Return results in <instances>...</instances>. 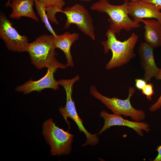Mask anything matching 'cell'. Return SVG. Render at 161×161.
I'll return each instance as SVG.
<instances>
[{"mask_svg": "<svg viewBox=\"0 0 161 161\" xmlns=\"http://www.w3.org/2000/svg\"><path fill=\"white\" fill-rule=\"evenodd\" d=\"M141 1L148 3L161 8V0H141Z\"/></svg>", "mask_w": 161, "mask_h": 161, "instance_id": "cell-21", "label": "cell"}, {"mask_svg": "<svg viewBox=\"0 0 161 161\" xmlns=\"http://www.w3.org/2000/svg\"><path fill=\"white\" fill-rule=\"evenodd\" d=\"M154 49L145 42L140 44L138 49L141 66L144 71L143 79L147 82L155 77L159 69L155 63Z\"/></svg>", "mask_w": 161, "mask_h": 161, "instance_id": "cell-12", "label": "cell"}, {"mask_svg": "<svg viewBox=\"0 0 161 161\" xmlns=\"http://www.w3.org/2000/svg\"><path fill=\"white\" fill-rule=\"evenodd\" d=\"M34 3V0H11L9 6L12 8V12L10 17L18 19L26 17L38 21V18L33 10Z\"/></svg>", "mask_w": 161, "mask_h": 161, "instance_id": "cell-15", "label": "cell"}, {"mask_svg": "<svg viewBox=\"0 0 161 161\" xmlns=\"http://www.w3.org/2000/svg\"><path fill=\"white\" fill-rule=\"evenodd\" d=\"M90 91L92 96L100 101L113 113L123 115L126 117H130L136 122H140L145 119V112L143 110L134 108L130 102L131 98L135 91L134 87H131L129 88L128 97L125 100L105 96L99 92L94 86L90 87Z\"/></svg>", "mask_w": 161, "mask_h": 161, "instance_id": "cell-3", "label": "cell"}, {"mask_svg": "<svg viewBox=\"0 0 161 161\" xmlns=\"http://www.w3.org/2000/svg\"><path fill=\"white\" fill-rule=\"evenodd\" d=\"M66 67V65L56 59L52 65L47 68V73L43 78L36 81L30 79L24 84L16 87V90L26 94L35 91L40 92L47 88L57 90L59 88V84L54 78V74L58 68L64 69Z\"/></svg>", "mask_w": 161, "mask_h": 161, "instance_id": "cell-9", "label": "cell"}, {"mask_svg": "<svg viewBox=\"0 0 161 161\" xmlns=\"http://www.w3.org/2000/svg\"><path fill=\"white\" fill-rule=\"evenodd\" d=\"M38 14L42 22L44 23L48 31L55 36L57 35L53 29L49 21L44 6L38 0H34Z\"/></svg>", "mask_w": 161, "mask_h": 161, "instance_id": "cell-17", "label": "cell"}, {"mask_svg": "<svg viewBox=\"0 0 161 161\" xmlns=\"http://www.w3.org/2000/svg\"><path fill=\"white\" fill-rule=\"evenodd\" d=\"M62 13L67 18L64 28H68L71 25L75 24L83 34L92 40H95L93 20L88 10L84 6L80 4H75L65 8Z\"/></svg>", "mask_w": 161, "mask_h": 161, "instance_id": "cell-7", "label": "cell"}, {"mask_svg": "<svg viewBox=\"0 0 161 161\" xmlns=\"http://www.w3.org/2000/svg\"><path fill=\"white\" fill-rule=\"evenodd\" d=\"M156 150L158 151V154L155 159L153 161H161V145L158 146Z\"/></svg>", "mask_w": 161, "mask_h": 161, "instance_id": "cell-22", "label": "cell"}, {"mask_svg": "<svg viewBox=\"0 0 161 161\" xmlns=\"http://www.w3.org/2000/svg\"><path fill=\"white\" fill-rule=\"evenodd\" d=\"M155 78L157 80H161V68H159L158 72ZM161 107V93L160 96L157 100V101L151 105L149 109V111L151 112H154L160 109Z\"/></svg>", "mask_w": 161, "mask_h": 161, "instance_id": "cell-18", "label": "cell"}, {"mask_svg": "<svg viewBox=\"0 0 161 161\" xmlns=\"http://www.w3.org/2000/svg\"><path fill=\"white\" fill-rule=\"evenodd\" d=\"M42 134L50 147L53 156L68 155L71 152L73 135L55 125L52 118L45 121L42 126Z\"/></svg>", "mask_w": 161, "mask_h": 161, "instance_id": "cell-4", "label": "cell"}, {"mask_svg": "<svg viewBox=\"0 0 161 161\" xmlns=\"http://www.w3.org/2000/svg\"><path fill=\"white\" fill-rule=\"evenodd\" d=\"M153 85L151 82L147 83L142 90V92L146 96V98L149 100H151V97L155 93L154 92Z\"/></svg>", "mask_w": 161, "mask_h": 161, "instance_id": "cell-19", "label": "cell"}, {"mask_svg": "<svg viewBox=\"0 0 161 161\" xmlns=\"http://www.w3.org/2000/svg\"><path fill=\"white\" fill-rule=\"evenodd\" d=\"M135 86L136 88L142 91L147 84V82L144 79L137 78L135 79Z\"/></svg>", "mask_w": 161, "mask_h": 161, "instance_id": "cell-20", "label": "cell"}, {"mask_svg": "<svg viewBox=\"0 0 161 161\" xmlns=\"http://www.w3.org/2000/svg\"><path fill=\"white\" fill-rule=\"evenodd\" d=\"M144 24L145 42L154 48L161 47V21L154 19H142Z\"/></svg>", "mask_w": 161, "mask_h": 161, "instance_id": "cell-14", "label": "cell"}, {"mask_svg": "<svg viewBox=\"0 0 161 161\" xmlns=\"http://www.w3.org/2000/svg\"><path fill=\"white\" fill-rule=\"evenodd\" d=\"M107 39L101 42L104 52L107 53L110 50L112 56L106 68L110 69L124 65L136 56L134 49L138 39V36L133 32L127 40L121 41L117 39L116 34L109 29L106 31Z\"/></svg>", "mask_w": 161, "mask_h": 161, "instance_id": "cell-1", "label": "cell"}, {"mask_svg": "<svg viewBox=\"0 0 161 161\" xmlns=\"http://www.w3.org/2000/svg\"><path fill=\"white\" fill-rule=\"evenodd\" d=\"M79 34L76 32H65L62 34L54 36V41L56 48H58L64 52L66 60V67H72L74 63L71 52L72 44L78 39Z\"/></svg>", "mask_w": 161, "mask_h": 161, "instance_id": "cell-13", "label": "cell"}, {"mask_svg": "<svg viewBox=\"0 0 161 161\" xmlns=\"http://www.w3.org/2000/svg\"><path fill=\"white\" fill-rule=\"evenodd\" d=\"M101 117L104 120V125L98 133L100 134L106 130L113 126H127L134 129L140 136L144 135L143 131L148 133L150 129L148 124L145 122L132 121L123 118L121 115L108 113L103 110L100 113Z\"/></svg>", "mask_w": 161, "mask_h": 161, "instance_id": "cell-10", "label": "cell"}, {"mask_svg": "<svg viewBox=\"0 0 161 161\" xmlns=\"http://www.w3.org/2000/svg\"><path fill=\"white\" fill-rule=\"evenodd\" d=\"M5 16L1 15L0 38L8 50L18 52H27L29 44L27 37L19 34Z\"/></svg>", "mask_w": 161, "mask_h": 161, "instance_id": "cell-8", "label": "cell"}, {"mask_svg": "<svg viewBox=\"0 0 161 161\" xmlns=\"http://www.w3.org/2000/svg\"><path fill=\"white\" fill-rule=\"evenodd\" d=\"M161 8L141 0L128 2V11L134 21L139 24L144 18H155L161 21Z\"/></svg>", "mask_w": 161, "mask_h": 161, "instance_id": "cell-11", "label": "cell"}, {"mask_svg": "<svg viewBox=\"0 0 161 161\" xmlns=\"http://www.w3.org/2000/svg\"><path fill=\"white\" fill-rule=\"evenodd\" d=\"M130 0L131 1H137L138 0Z\"/></svg>", "mask_w": 161, "mask_h": 161, "instance_id": "cell-25", "label": "cell"}, {"mask_svg": "<svg viewBox=\"0 0 161 161\" xmlns=\"http://www.w3.org/2000/svg\"><path fill=\"white\" fill-rule=\"evenodd\" d=\"M78 75L70 79H61L57 82L59 85L64 88L66 94V103L64 107L61 106L59 109V111L62 115L66 122L69 125L68 118L72 119L76 123L80 132H83L86 137V142L82 145L85 146L88 145L94 146L98 143V137L96 134H92L89 133L84 127L82 120L80 118L77 113L75 103L72 98L73 85L79 79Z\"/></svg>", "mask_w": 161, "mask_h": 161, "instance_id": "cell-5", "label": "cell"}, {"mask_svg": "<svg viewBox=\"0 0 161 161\" xmlns=\"http://www.w3.org/2000/svg\"><path fill=\"white\" fill-rule=\"evenodd\" d=\"M128 2L126 0L123 4L115 5L111 4L108 0H99L90 8L92 11L107 14L109 16L108 20L110 23L109 29L119 35L122 30L129 31L140 26L129 17Z\"/></svg>", "mask_w": 161, "mask_h": 161, "instance_id": "cell-2", "label": "cell"}, {"mask_svg": "<svg viewBox=\"0 0 161 161\" xmlns=\"http://www.w3.org/2000/svg\"><path fill=\"white\" fill-rule=\"evenodd\" d=\"M54 36L43 35L29 44L27 52L32 63L38 69L49 67L56 59Z\"/></svg>", "mask_w": 161, "mask_h": 161, "instance_id": "cell-6", "label": "cell"}, {"mask_svg": "<svg viewBox=\"0 0 161 161\" xmlns=\"http://www.w3.org/2000/svg\"><path fill=\"white\" fill-rule=\"evenodd\" d=\"M11 0H8L7 2L6 6V7H8L9 6V4L10 3Z\"/></svg>", "mask_w": 161, "mask_h": 161, "instance_id": "cell-23", "label": "cell"}, {"mask_svg": "<svg viewBox=\"0 0 161 161\" xmlns=\"http://www.w3.org/2000/svg\"><path fill=\"white\" fill-rule=\"evenodd\" d=\"M45 6L49 20L56 24L58 22L56 18L57 13L62 12L65 4L64 0H38Z\"/></svg>", "mask_w": 161, "mask_h": 161, "instance_id": "cell-16", "label": "cell"}, {"mask_svg": "<svg viewBox=\"0 0 161 161\" xmlns=\"http://www.w3.org/2000/svg\"><path fill=\"white\" fill-rule=\"evenodd\" d=\"M80 0L82 1H90L92 0Z\"/></svg>", "mask_w": 161, "mask_h": 161, "instance_id": "cell-24", "label": "cell"}]
</instances>
